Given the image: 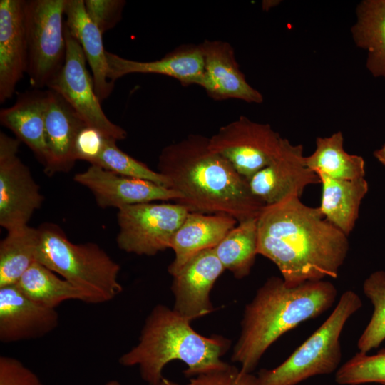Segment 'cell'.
Masks as SVG:
<instances>
[{
	"label": "cell",
	"instance_id": "cell-1",
	"mask_svg": "<svg viewBox=\"0 0 385 385\" xmlns=\"http://www.w3.org/2000/svg\"><path fill=\"white\" fill-rule=\"evenodd\" d=\"M257 229L258 255L277 266L290 287L337 278L349 252L348 236L299 197L265 206Z\"/></svg>",
	"mask_w": 385,
	"mask_h": 385
},
{
	"label": "cell",
	"instance_id": "cell-2",
	"mask_svg": "<svg viewBox=\"0 0 385 385\" xmlns=\"http://www.w3.org/2000/svg\"><path fill=\"white\" fill-rule=\"evenodd\" d=\"M158 172L182 197L190 212L223 214L238 222L259 216L265 205L251 192L247 181L209 146V138L190 134L163 148Z\"/></svg>",
	"mask_w": 385,
	"mask_h": 385
},
{
	"label": "cell",
	"instance_id": "cell-3",
	"mask_svg": "<svg viewBox=\"0 0 385 385\" xmlns=\"http://www.w3.org/2000/svg\"><path fill=\"white\" fill-rule=\"evenodd\" d=\"M338 294L328 280L288 287L282 277H271L245 308L241 332L231 359L242 373L251 374L267 349L286 332L330 309Z\"/></svg>",
	"mask_w": 385,
	"mask_h": 385
},
{
	"label": "cell",
	"instance_id": "cell-4",
	"mask_svg": "<svg viewBox=\"0 0 385 385\" xmlns=\"http://www.w3.org/2000/svg\"><path fill=\"white\" fill-rule=\"evenodd\" d=\"M190 322L173 309L156 305L145 319L138 343L119 358L120 364L137 366L148 385H159L164 367L173 360L185 363L184 374L191 378L228 366L221 357L230 341L220 335L203 336Z\"/></svg>",
	"mask_w": 385,
	"mask_h": 385
},
{
	"label": "cell",
	"instance_id": "cell-5",
	"mask_svg": "<svg viewBox=\"0 0 385 385\" xmlns=\"http://www.w3.org/2000/svg\"><path fill=\"white\" fill-rule=\"evenodd\" d=\"M39 232L36 261L78 288L86 303L107 302L123 291L118 280L119 264L98 245L75 244L54 225L43 226Z\"/></svg>",
	"mask_w": 385,
	"mask_h": 385
},
{
	"label": "cell",
	"instance_id": "cell-6",
	"mask_svg": "<svg viewBox=\"0 0 385 385\" xmlns=\"http://www.w3.org/2000/svg\"><path fill=\"white\" fill-rule=\"evenodd\" d=\"M361 307V299L355 292H343L327 319L285 361L258 372L257 385H297L310 377L337 371L342 356V332Z\"/></svg>",
	"mask_w": 385,
	"mask_h": 385
},
{
	"label": "cell",
	"instance_id": "cell-7",
	"mask_svg": "<svg viewBox=\"0 0 385 385\" xmlns=\"http://www.w3.org/2000/svg\"><path fill=\"white\" fill-rule=\"evenodd\" d=\"M66 0L25 1L27 71L36 88L48 87L63 66Z\"/></svg>",
	"mask_w": 385,
	"mask_h": 385
},
{
	"label": "cell",
	"instance_id": "cell-8",
	"mask_svg": "<svg viewBox=\"0 0 385 385\" xmlns=\"http://www.w3.org/2000/svg\"><path fill=\"white\" fill-rule=\"evenodd\" d=\"M190 210L178 202H147L118 209V247L138 255L153 256L170 248L173 237Z\"/></svg>",
	"mask_w": 385,
	"mask_h": 385
},
{
	"label": "cell",
	"instance_id": "cell-9",
	"mask_svg": "<svg viewBox=\"0 0 385 385\" xmlns=\"http://www.w3.org/2000/svg\"><path fill=\"white\" fill-rule=\"evenodd\" d=\"M282 141L269 124L242 115L220 127L209 138V146L247 180L276 158Z\"/></svg>",
	"mask_w": 385,
	"mask_h": 385
},
{
	"label": "cell",
	"instance_id": "cell-10",
	"mask_svg": "<svg viewBox=\"0 0 385 385\" xmlns=\"http://www.w3.org/2000/svg\"><path fill=\"white\" fill-rule=\"evenodd\" d=\"M66 45L63 67L51 81L48 88L60 94L84 123L115 140L127 137L126 131L112 123L104 113L97 96L92 74L86 67V58L79 43L64 25Z\"/></svg>",
	"mask_w": 385,
	"mask_h": 385
},
{
	"label": "cell",
	"instance_id": "cell-11",
	"mask_svg": "<svg viewBox=\"0 0 385 385\" xmlns=\"http://www.w3.org/2000/svg\"><path fill=\"white\" fill-rule=\"evenodd\" d=\"M20 140L0 133V225L7 232L26 225L43 197L18 156Z\"/></svg>",
	"mask_w": 385,
	"mask_h": 385
},
{
	"label": "cell",
	"instance_id": "cell-12",
	"mask_svg": "<svg viewBox=\"0 0 385 385\" xmlns=\"http://www.w3.org/2000/svg\"><path fill=\"white\" fill-rule=\"evenodd\" d=\"M247 181L252 194L265 206L300 197L307 186L320 183L317 174L306 165L303 146L286 138L276 158Z\"/></svg>",
	"mask_w": 385,
	"mask_h": 385
},
{
	"label": "cell",
	"instance_id": "cell-13",
	"mask_svg": "<svg viewBox=\"0 0 385 385\" xmlns=\"http://www.w3.org/2000/svg\"><path fill=\"white\" fill-rule=\"evenodd\" d=\"M74 180L87 188L102 208L116 207L175 200L182 197L175 190L143 179L128 177L91 165L85 171L76 173Z\"/></svg>",
	"mask_w": 385,
	"mask_h": 385
},
{
	"label": "cell",
	"instance_id": "cell-14",
	"mask_svg": "<svg viewBox=\"0 0 385 385\" xmlns=\"http://www.w3.org/2000/svg\"><path fill=\"white\" fill-rule=\"evenodd\" d=\"M224 270L213 248L192 257L173 275V309L190 322L211 313L214 308L210 299V292Z\"/></svg>",
	"mask_w": 385,
	"mask_h": 385
},
{
	"label": "cell",
	"instance_id": "cell-15",
	"mask_svg": "<svg viewBox=\"0 0 385 385\" xmlns=\"http://www.w3.org/2000/svg\"><path fill=\"white\" fill-rule=\"evenodd\" d=\"M204 61L201 83L207 95L216 101L230 98L260 103L263 96L251 86L240 69L232 46L220 40L200 43Z\"/></svg>",
	"mask_w": 385,
	"mask_h": 385
},
{
	"label": "cell",
	"instance_id": "cell-16",
	"mask_svg": "<svg viewBox=\"0 0 385 385\" xmlns=\"http://www.w3.org/2000/svg\"><path fill=\"white\" fill-rule=\"evenodd\" d=\"M58 324L56 309L34 302L16 284L0 287L1 342L38 339L54 330Z\"/></svg>",
	"mask_w": 385,
	"mask_h": 385
},
{
	"label": "cell",
	"instance_id": "cell-17",
	"mask_svg": "<svg viewBox=\"0 0 385 385\" xmlns=\"http://www.w3.org/2000/svg\"><path fill=\"white\" fill-rule=\"evenodd\" d=\"M27 71L25 1H0V102L14 95Z\"/></svg>",
	"mask_w": 385,
	"mask_h": 385
},
{
	"label": "cell",
	"instance_id": "cell-18",
	"mask_svg": "<svg viewBox=\"0 0 385 385\" xmlns=\"http://www.w3.org/2000/svg\"><path fill=\"white\" fill-rule=\"evenodd\" d=\"M109 79H117L130 73H154L178 81L183 86H201L204 61L200 44H185L175 48L160 59L138 61L106 51Z\"/></svg>",
	"mask_w": 385,
	"mask_h": 385
},
{
	"label": "cell",
	"instance_id": "cell-19",
	"mask_svg": "<svg viewBox=\"0 0 385 385\" xmlns=\"http://www.w3.org/2000/svg\"><path fill=\"white\" fill-rule=\"evenodd\" d=\"M46 92L45 140L48 160L45 170L50 175L72 168L76 161L75 140L86 124L60 94L50 89Z\"/></svg>",
	"mask_w": 385,
	"mask_h": 385
},
{
	"label": "cell",
	"instance_id": "cell-20",
	"mask_svg": "<svg viewBox=\"0 0 385 385\" xmlns=\"http://www.w3.org/2000/svg\"><path fill=\"white\" fill-rule=\"evenodd\" d=\"M237 222L223 214L190 212L173 237L170 248L175 257L168 272L175 274L195 255L214 248Z\"/></svg>",
	"mask_w": 385,
	"mask_h": 385
},
{
	"label": "cell",
	"instance_id": "cell-21",
	"mask_svg": "<svg viewBox=\"0 0 385 385\" xmlns=\"http://www.w3.org/2000/svg\"><path fill=\"white\" fill-rule=\"evenodd\" d=\"M64 14V25L84 53L91 70L96 93L101 102L111 95L115 83L108 77L103 34L88 16L84 0H66Z\"/></svg>",
	"mask_w": 385,
	"mask_h": 385
},
{
	"label": "cell",
	"instance_id": "cell-22",
	"mask_svg": "<svg viewBox=\"0 0 385 385\" xmlns=\"http://www.w3.org/2000/svg\"><path fill=\"white\" fill-rule=\"evenodd\" d=\"M46 109V91L35 90L19 95L13 106L0 111L1 125L24 143L44 167L48 160L45 140Z\"/></svg>",
	"mask_w": 385,
	"mask_h": 385
},
{
	"label": "cell",
	"instance_id": "cell-23",
	"mask_svg": "<svg viewBox=\"0 0 385 385\" xmlns=\"http://www.w3.org/2000/svg\"><path fill=\"white\" fill-rule=\"evenodd\" d=\"M316 174L322 184L319 210L329 222L348 236L354 228L361 201L368 192L366 180H339L321 173Z\"/></svg>",
	"mask_w": 385,
	"mask_h": 385
},
{
	"label": "cell",
	"instance_id": "cell-24",
	"mask_svg": "<svg viewBox=\"0 0 385 385\" xmlns=\"http://www.w3.org/2000/svg\"><path fill=\"white\" fill-rule=\"evenodd\" d=\"M351 27L355 44L367 52L366 68L374 77L385 78V0H364Z\"/></svg>",
	"mask_w": 385,
	"mask_h": 385
},
{
	"label": "cell",
	"instance_id": "cell-25",
	"mask_svg": "<svg viewBox=\"0 0 385 385\" xmlns=\"http://www.w3.org/2000/svg\"><path fill=\"white\" fill-rule=\"evenodd\" d=\"M309 169L339 180H354L365 178V161L361 156L351 155L344 148V137L338 131L329 137H319L316 148L305 156Z\"/></svg>",
	"mask_w": 385,
	"mask_h": 385
},
{
	"label": "cell",
	"instance_id": "cell-26",
	"mask_svg": "<svg viewBox=\"0 0 385 385\" xmlns=\"http://www.w3.org/2000/svg\"><path fill=\"white\" fill-rule=\"evenodd\" d=\"M213 249L236 279L248 276L258 255L257 217L237 222Z\"/></svg>",
	"mask_w": 385,
	"mask_h": 385
},
{
	"label": "cell",
	"instance_id": "cell-27",
	"mask_svg": "<svg viewBox=\"0 0 385 385\" xmlns=\"http://www.w3.org/2000/svg\"><path fill=\"white\" fill-rule=\"evenodd\" d=\"M15 284L28 298L47 308L56 309L68 299L86 302L85 294L78 288L38 262H34Z\"/></svg>",
	"mask_w": 385,
	"mask_h": 385
},
{
	"label": "cell",
	"instance_id": "cell-28",
	"mask_svg": "<svg viewBox=\"0 0 385 385\" xmlns=\"http://www.w3.org/2000/svg\"><path fill=\"white\" fill-rule=\"evenodd\" d=\"M39 229L26 225L7 232L0 243V287L15 284L36 261Z\"/></svg>",
	"mask_w": 385,
	"mask_h": 385
},
{
	"label": "cell",
	"instance_id": "cell-29",
	"mask_svg": "<svg viewBox=\"0 0 385 385\" xmlns=\"http://www.w3.org/2000/svg\"><path fill=\"white\" fill-rule=\"evenodd\" d=\"M362 288L374 310L358 339L357 347L359 351L369 353L385 341V271L371 273L364 280Z\"/></svg>",
	"mask_w": 385,
	"mask_h": 385
},
{
	"label": "cell",
	"instance_id": "cell-30",
	"mask_svg": "<svg viewBox=\"0 0 385 385\" xmlns=\"http://www.w3.org/2000/svg\"><path fill=\"white\" fill-rule=\"evenodd\" d=\"M116 142L107 138L101 154L92 165L121 175L146 180L170 188L169 181L163 175L121 150Z\"/></svg>",
	"mask_w": 385,
	"mask_h": 385
},
{
	"label": "cell",
	"instance_id": "cell-31",
	"mask_svg": "<svg viewBox=\"0 0 385 385\" xmlns=\"http://www.w3.org/2000/svg\"><path fill=\"white\" fill-rule=\"evenodd\" d=\"M335 381L341 385H385V348L374 354L357 352L337 370Z\"/></svg>",
	"mask_w": 385,
	"mask_h": 385
},
{
	"label": "cell",
	"instance_id": "cell-32",
	"mask_svg": "<svg viewBox=\"0 0 385 385\" xmlns=\"http://www.w3.org/2000/svg\"><path fill=\"white\" fill-rule=\"evenodd\" d=\"M84 4L88 16L103 34L120 21L125 1L85 0Z\"/></svg>",
	"mask_w": 385,
	"mask_h": 385
},
{
	"label": "cell",
	"instance_id": "cell-33",
	"mask_svg": "<svg viewBox=\"0 0 385 385\" xmlns=\"http://www.w3.org/2000/svg\"><path fill=\"white\" fill-rule=\"evenodd\" d=\"M189 385H257V376L229 364L225 369L190 379Z\"/></svg>",
	"mask_w": 385,
	"mask_h": 385
},
{
	"label": "cell",
	"instance_id": "cell-34",
	"mask_svg": "<svg viewBox=\"0 0 385 385\" xmlns=\"http://www.w3.org/2000/svg\"><path fill=\"white\" fill-rule=\"evenodd\" d=\"M0 385H43L38 376L16 358L0 356Z\"/></svg>",
	"mask_w": 385,
	"mask_h": 385
},
{
	"label": "cell",
	"instance_id": "cell-35",
	"mask_svg": "<svg viewBox=\"0 0 385 385\" xmlns=\"http://www.w3.org/2000/svg\"><path fill=\"white\" fill-rule=\"evenodd\" d=\"M97 129L84 125L78 132L74 144L76 159L85 160L93 164L101 154L106 139Z\"/></svg>",
	"mask_w": 385,
	"mask_h": 385
},
{
	"label": "cell",
	"instance_id": "cell-36",
	"mask_svg": "<svg viewBox=\"0 0 385 385\" xmlns=\"http://www.w3.org/2000/svg\"><path fill=\"white\" fill-rule=\"evenodd\" d=\"M374 157L385 166V144L380 148L374 151Z\"/></svg>",
	"mask_w": 385,
	"mask_h": 385
},
{
	"label": "cell",
	"instance_id": "cell-37",
	"mask_svg": "<svg viewBox=\"0 0 385 385\" xmlns=\"http://www.w3.org/2000/svg\"><path fill=\"white\" fill-rule=\"evenodd\" d=\"M159 385H180V384L163 377V379L161 380Z\"/></svg>",
	"mask_w": 385,
	"mask_h": 385
},
{
	"label": "cell",
	"instance_id": "cell-38",
	"mask_svg": "<svg viewBox=\"0 0 385 385\" xmlns=\"http://www.w3.org/2000/svg\"><path fill=\"white\" fill-rule=\"evenodd\" d=\"M105 385H121V384L116 380H111L107 382Z\"/></svg>",
	"mask_w": 385,
	"mask_h": 385
}]
</instances>
